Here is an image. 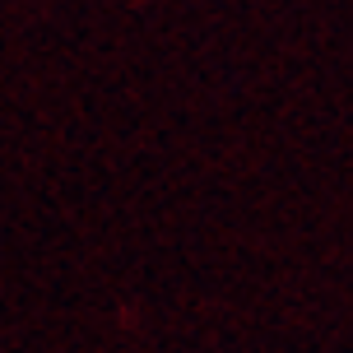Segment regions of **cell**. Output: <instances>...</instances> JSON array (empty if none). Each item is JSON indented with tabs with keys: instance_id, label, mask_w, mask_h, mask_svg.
<instances>
[]
</instances>
